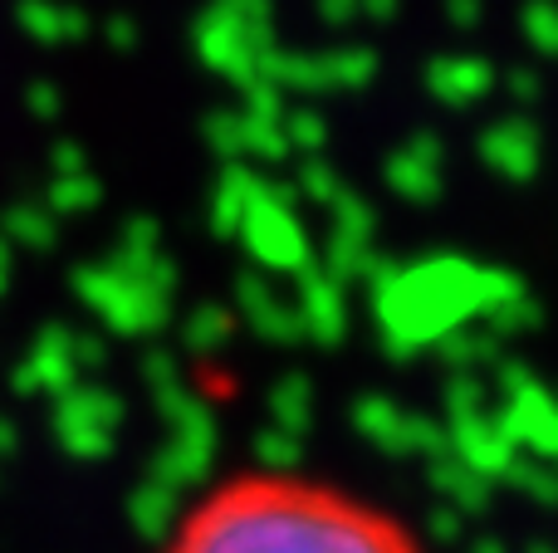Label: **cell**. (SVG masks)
<instances>
[{"instance_id":"obj_1","label":"cell","mask_w":558,"mask_h":553,"mask_svg":"<svg viewBox=\"0 0 558 553\" xmlns=\"http://www.w3.org/2000/svg\"><path fill=\"white\" fill-rule=\"evenodd\" d=\"M162 553H426L373 500L299 470H235L216 480Z\"/></svg>"}]
</instances>
